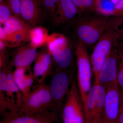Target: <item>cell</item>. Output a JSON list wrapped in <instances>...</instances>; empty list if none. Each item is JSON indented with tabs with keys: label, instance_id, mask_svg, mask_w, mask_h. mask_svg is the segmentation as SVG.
Masks as SVG:
<instances>
[{
	"label": "cell",
	"instance_id": "26",
	"mask_svg": "<svg viewBox=\"0 0 123 123\" xmlns=\"http://www.w3.org/2000/svg\"><path fill=\"white\" fill-rule=\"evenodd\" d=\"M11 10L4 1L0 4V24H3L12 16Z\"/></svg>",
	"mask_w": 123,
	"mask_h": 123
},
{
	"label": "cell",
	"instance_id": "30",
	"mask_svg": "<svg viewBox=\"0 0 123 123\" xmlns=\"http://www.w3.org/2000/svg\"><path fill=\"white\" fill-rule=\"evenodd\" d=\"M9 55L6 50L0 52V69L9 63Z\"/></svg>",
	"mask_w": 123,
	"mask_h": 123
},
{
	"label": "cell",
	"instance_id": "36",
	"mask_svg": "<svg viewBox=\"0 0 123 123\" xmlns=\"http://www.w3.org/2000/svg\"><path fill=\"white\" fill-rule=\"evenodd\" d=\"M4 1V0H0V4Z\"/></svg>",
	"mask_w": 123,
	"mask_h": 123
},
{
	"label": "cell",
	"instance_id": "24",
	"mask_svg": "<svg viewBox=\"0 0 123 123\" xmlns=\"http://www.w3.org/2000/svg\"><path fill=\"white\" fill-rule=\"evenodd\" d=\"M60 0H39L43 11L53 17Z\"/></svg>",
	"mask_w": 123,
	"mask_h": 123
},
{
	"label": "cell",
	"instance_id": "37",
	"mask_svg": "<svg viewBox=\"0 0 123 123\" xmlns=\"http://www.w3.org/2000/svg\"></svg>",
	"mask_w": 123,
	"mask_h": 123
},
{
	"label": "cell",
	"instance_id": "16",
	"mask_svg": "<svg viewBox=\"0 0 123 123\" xmlns=\"http://www.w3.org/2000/svg\"><path fill=\"white\" fill-rule=\"evenodd\" d=\"M37 49L30 44L20 47L11 55L10 64L15 68L30 67L37 56Z\"/></svg>",
	"mask_w": 123,
	"mask_h": 123
},
{
	"label": "cell",
	"instance_id": "2",
	"mask_svg": "<svg viewBox=\"0 0 123 123\" xmlns=\"http://www.w3.org/2000/svg\"><path fill=\"white\" fill-rule=\"evenodd\" d=\"M75 47L77 85L85 115L87 111V99L92 86L91 79L93 70L86 45L80 41L77 40Z\"/></svg>",
	"mask_w": 123,
	"mask_h": 123
},
{
	"label": "cell",
	"instance_id": "12",
	"mask_svg": "<svg viewBox=\"0 0 123 123\" xmlns=\"http://www.w3.org/2000/svg\"><path fill=\"white\" fill-rule=\"evenodd\" d=\"M78 16L77 9L72 0H60L52 18L56 25H71Z\"/></svg>",
	"mask_w": 123,
	"mask_h": 123
},
{
	"label": "cell",
	"instance_id": "19",
	"mask_svg": "<svg viewBox=\"0 0 123 123\" xmlns=\"http://www.w3.org/2000/svg\"><path fill=\"white\" fill-rule=\"evenodd\" d=\"M116 6L113 0H95L94 12L106 17H115Z\"/></svg>",
	"mask_w": 123,
	"mask_h": 123
},
{
	"label": "cell",
	"instance_id": "34",
	"mask_svg": "<svg viewBox=\"0 0 123 123\" xmlns=\"http://www.w3.org/2000/svg\"><path fill=\"white\" fill-rule=\"evenodd\" d=\"M9 45L8 42L0 40V52L6 50V48Z\"/></svg>",
	"mask_w": 123,
	"mask_h": 123
},
{
	"label": "cell",
	"instance_id": "20",
	"mask_svg": "<svg viewBox=\"0 0 123 123\" xmlns=\"http://www.w3.org/2000/svg\"><path fill=\"white\" fill-rule=\"evenodd\" d=\"M30 67H22L15 68L13 72L14 80L18 87L23 95L24 99L28 96L31 92L27 90L25 82L26 73Z\"/></svg>",
	"mask_w": 123,
	"mask_h": 123
},
{
	"label": "cell",
	"instance_id": "8",
	"mask_svg": "<svg viewBox=\"0 0 123 123\" xmlns=\"http://www.w3.org/2000/svg\"><path fill=\"white\" fill-rule=\"evenodd\" d=\"M106 89L94 82L87 101L86 123H102Z\"/></svg>",
	"mask_w": 123,
	"mask_h": 123
},
{
	"label": "cell",
	"instance_id": "27",
	"mask_svg": "<svg viewBox=\"0 0 123 123\" xmlns=\"http://www.w3.org/2000/svg\"><path fill=\"white\" fill-rule=\"evenodd\" d=\"M11 10L13 16L21 18V0H4Z\"/></svg>",
	"mask_w": 123,
	"mask_h": 123
},
{
	"label": "cell",
	"instance_id": "23",
	"mask_svg": "<svg viewBox=\"0 0 123 123\" xmlns=\"http://www.w3.org/2000/svg\"><path fill=\"white\" fill-rule=\"evenodd\" d=\"M118 48L117 81L120 91L123 92V43H119Z\"/></svg>",
	"mask_w": 123,
	"mask_h": 123
},
{
	"label": "cell",
	"instance_id": "28",
	"mask_svg": "<svg viewBox=\"0 0 123 123\" xmlns=\"http://www.w3.org/2000/svg\"><path fill=\"white\" fill-rule=\"evenodd\" d=\"M112 29L118 34L119 40L123 39V16L116 17Z\"/></svg>",
	"mask_w": 123,
	"mask_h": 123
},
{
	"label": "cell",
	"instance_id": "4",
	"mask_svg": "<svg viewBox=\"0 0 123 123\" xmlns=\"http://www.w3.org/2000/svg\"><path fill=\"white\" fill-rule=\"evenodd\" d=\"M119 40L118 34L111 28L104 32L95 45L90 58L94 82L98 81L101 69L113 49L119 44Z\"/></svg>",
	"mask_w": 123,
	"mask_h": 123
},
{
	"label": "cell",
	"instance_id": "9",
	"mask_svg": "<svg viewBox=\"0 0 123 123\" xmlns=\"http://www.w3.org/2000/svg\"><path fill=\"white\" fill-rule=\"evenodd\" d=\"M59 115L47 111L31 114H6L2 117L0 123H59Z\"/></svg>",
	"mask_w": 123,
	"mask_h": 123
},
{
	"label": "cell",
	"instance_id": "7",
	"mask_svg": "<svg viewBox=\"0 0 123 123\" xmlns=\"http://www.w3.org/2000/svg\"><path fill=\"white\" fill-rule=\"evenodd\" d=\"M13 67L9 63L0 69V91L4 93L16 114L22 105L24 97L14 80Z\"/></svg>",
	"mask_w": 123,
	"mask_h": 123
},
{
	"label": "cell",
	"instance_id": "6",
	"mask_svg": "<svg viewBox=\"0 0 123 123\" xmlns=\"http://www.w3.org/2000/svg\"><path fill=\"white\" fill-rule=\"evenodd\" d=\"M60 116L63 123H86L84 107L76 78L70 86Z\"/></svg>",
	"mask_w": 123,
	"mask_h": 123
},
{
	"label": "cell",
	"instance_id": "22",
	"mask_svg": "<svg viewBox=\"0 0 123 123\" xmlns=\"http://www.w3.org/2000/svg\"><path fill=\"white\" fill-rule=\"evenodd\" d=\"M76 7L79 16L94 12L95 0H72Z\"/></svg>",
	"mask_w": 123,
	"mask_h": 123
},
{
	"label": "cell",
	"instance_id": "32",
	"mask_svg": "<svg viewBox=\"0 0 123 123\" xmlns=\"http://www.w3.org/2000/svg\"><path fill=\"white\" fill-rule=\"evenodd\" d=\"M122 16H123V0H121L116 6L115 17Z\"/></svg>",
	"mask_w": 123,
	"mask_h": 123
},
{
	"label": "cell",
	"instance_id": "5",
	"mask_svg": "<svg viewBox=\"0 0 123 123\" xmlns=\"http://www.w3.org/2000/svg\"><path fill=\"white\" fill-rule=\"evenodd\" d=\"M47 111H53L49 85L44 83L39 84L24 99L17 113L31 114Z\"/></svg>",
	"mask_w": 123,
	"mask_h": 123
},
{
	"label": "cell",
	"instance_id": "13",
	"mask_svg": "<svg viewBox=\"0 0 123 123\" xmlns=\"http://www.w3.org/2000/svg\"><path fill=\"white\" fill-rule=\"evenodd\" d=\"M52 57L48 50L38 52L33 68V73L39 84H44L46 78L53 72Z\"/></svg>",
	"mask_w": 123,
	"mask_h": 123
},
{
	"label": "cell",
	"instance_id": "3",
	"mask_svg": "<svg viewBox=\"0 0 123 123\" xmlns=\"http://www.w3.org/2000/svg\"><path fill=\"white\" fill-rule=\"evenodd\" d=\"M75 66L63 70L55 68L50 76L49 86L52 110L60 116L70 86L75 78Z\"/></svg>",
	"mask_w": 123,
	"mask_h": 123
},
{
	"label": "cell",
	"instance_id": "21",
	"mask_svg": "<svg viewBox=\"0 0 123 123\" xmlns=\"http://www.w3.org/2000/svg\"><path fill=\"white\" fill-rule=\"evenodd\" d=\"M69 40L66 36L59 33H53L49 35L46 44L47 49L51 52L68 44Z\"/></svg>",
	"mask_w": 123,
	"mask_h": 123
},
{
	"label": "cell",
	"instance_id": "35",
	"mask_svg": "<svg viewBox=\"0 0 123 123\" xmlns=\"http://www.w3.org/2000/svg\"><path fill=\"white\" fill-rule=\"evenodd\" d=\"M121 0H113V2L116 5L118 4L119 2H120Z\"/></svg>",
	"mask_w": 123,
	"mask_h": 123
},
{
	"label": "cell",
	"instance_id": "17",
	"mask_svg": "<svg viewBox=\"0 0 123 123\" xmlns=\"http://www.w3.org/2000/svg\"><path fill=\"white\" fill-rule=\"evenodd\" d=\"M3 29L9 37L17 33L29 32L31 27L21 18L12 16L3 24Z\"/></svg>",
	"mask_w": 123,
	"mask_h": 123
},
{
	"label": "cell",
	"instance_id": "10",
	"mask_svg": "<svg viewBox=\"0 0 123 123\" xmlns=\"http://www.w3.org/2000/svg\"><path fill=\"white\" fill-rule=\"evenodd\" d=\"M120 91L118 84L106 89L102 123H117Z\"/></svg>",
	"mask_w": 123,
	"mask_h": 123
},
{
	"label": "cell",
	"instance_id": "14",
	"mask_svg": "<svg viewBox=\"0 0 123 123\" xmlns=\"http://www.w3.org/2000/svg\"><path fill=\"white\" fill-rule=\"evenodd\" d=\"M43 12L39 0H21V18L31 28L39 23Z\"/></svg>",
	"mask_w": 123,
	"mask_h": 123
},
{
	"label": "cell",
	"instance_id": "25",
	"mask_svg": "<svg viewBox=\"0 0 123 123\" xmlns=\"http://www.w3.org/2000/svg\"><path fill=\"white\" fill-rule=\"evenodd\" d=\"M29 32H21L15 34L9 37L8 43H11L13 45H18L24 42L30 41Z\"/></svg>",
	"mask_w": 123,
	"mask_h": 123
},
{
	"label": "cell",
	"instance_id": "33",
	"mask_svg": "<svg viewBox=\"0 0 123 123\" xmlns=\"http://www.w3.org/2000/svg\"><path fill=\"white\" fill-rule=\"evenodd\" d=\"M9 36L5 32L3 27L0 26V40L8 42L9 41Z\"/></svg>",
	"mask_w": 123,
	"mask_h": 123
},
{
	"label": "cell",
	"instance_id": "31",
	"mask_svg": "<svg viewBox=\"0 0 123 123\" xmlns=\"http://www.w3.org/2000/svg\"><path fill=\"white\" fill-rule=\"evenodd\" d=\"M117 123H123V92L120 91L119 110Z\"/></svg>",
	"mask_w": 123,
	"mask_h": 123
},
{
	"label": "cell",
	"instance_id": "18",
	"mask_svg": "<svg viewBox=\"0 0 123 123\" xmlns=\"http://www.w3.org/2000/svg\"><path fill=\"white\" fill-rule=\"evenodd\" d=\"M49 35L46 28L42 26H35L31 28L29 32L30 44L37 49L46 44Z\"/></svg>",
	"mask_w": 123,
	"mask_h": 123
},
{
	"label": "cell",
	"instance_id": "11",
	"mask_svg": "<svg viewBox=\"0 0 123 123\" xmlns=\"http://www.w3.org/2000/svg\"><path fill=\"white\" fill-rule=\"evenodd\" d=\"M118 46L113 49L110 56L103 66L98 81L94 82H98L106 89L118 84Z\"/></svg>",
	"mask_w": 123,
	"mask_h": 123
},
{
	"label": "cell",
	"instance_id": "15",
	"mask_svg": "<svg viewBox=\"0 0 123 123\" xmlns=\"http://www.w3.org/2000/svg\"><path fill=\"white\" fill-rule=\"evenodd\" d=\"M55 69H66L75 66V47L69 41L68 43L50 53Z\"/></svg>",
	"mask_w": 123,
	"mask_h": 123
},
{
	"label": "cell",
	"instance_id": "1",
	"mask_svg": "<svg viewBox=\"0 0 123 123\" xmlns=\"http://www.w3.org/2000/svg\"><path fill=\"white\" fill-rule=\"evenodd\" d=\"M116 18L93 12L78 16L71 25L77 40L87 47L96 44L105 31L112 28Z\"/></svg>",
	"mask_w": 123,
	"mask_h": 123
},
{
	"label": "cell",
	"instance_id": "29",
	"mask_svg": "<svg viewBox=\"0 0 123 123\" xmlns=\"http://www.w3.org/2000/svg\"><path fill=\"white\" fill-rule=\"evenodd\" d=\"M25 79L27 89L29 92H31V88L34 83V81L35 79L33 72H30L29 74H26Z\"/></svg>",
	"mask_w": 123,
	"mask_h": 123
}]
</instances>
